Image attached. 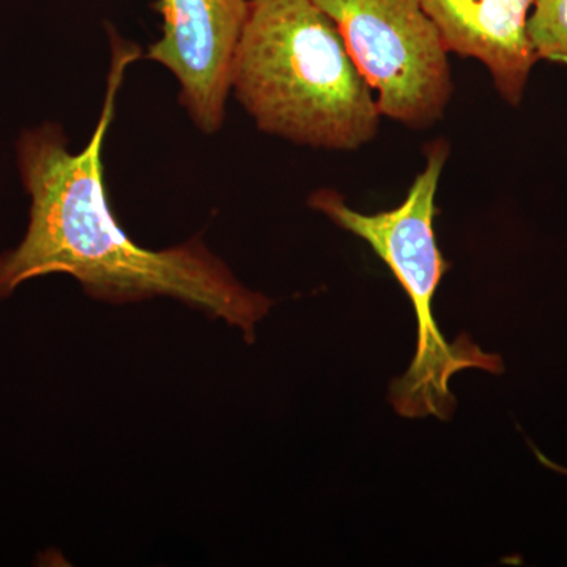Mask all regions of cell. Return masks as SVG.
<instances>
[{"mask_svg": "<svg viewBox=\"0 0 567 567\" xmlns=\"http://www.w3.org/2000/svg\"><path fill=\"white\" fill-rule=\"evenodd\" d=\"M111 66L102 114L81 152L69 151L61 126L44 123L18 141V166L31 213L24 238L0 257V301L21 284L69 275L106 303L171 298L237 328L252 344L256 324L275 301L254 292L194 237L166 249L144 248L118 223L104 182L103 148L125 73L141 48L107 29Z\"/></svg>", "mask_w": 567, "mask_h": 567, "instance_id": "6da1fadb", "label": "cell"}, {"mask_svg": "<svg viewBox=\"0 0 567 567\" xmlns=\"http://www.w3.org/2000/svg\"><path fill=\"white\" fill-rule=\"evenodd\" d=\"M230 92L260 132L309 147L357 151L382 121L344 39L312 0H249Z\"/></svg>", "mask_w": 567, "mask_h": 567, "instance_id": "7a4b0ae2", "label": "cell"}, {"mask_svg": "<svg viewBox=\"0 0 567 567\" xmlns=\"http://www.w3.org/2000/svg\"><path fill=\"white\" fill-rule=\"evenodd\" d=\"M450 145L435 141L425 155V166L416 175L404 203L393 210L361 213L347 205L334 189H320L309 205L336 226L357 235L388 265L410 298L417 322L415 358L404 375L390 388V402L399 415L436 416L450 420L456 410L451 379L465 369H483L492 374L505 371L502 357L483 352L468 336L447 342L436 327L434 298L450 264L436 245L435 197Z\"/></svg>", "mask_w": 567, "mask_h": 567, "instance_id": "3957f363", "label": "cell"}, {"mask_svg": "<svg viewBox=\"0 0 567 567\" xmlns=\"http://www.w3.org/2000/svg\"><path fill=\"white\" fill-rule=\"evenodd\" d=\"M331 18L382 117L413 130L442 121L454 93L445 43L421 0H312Z\"/></svg>", "mask_w": 567, "mask_h": 567, "instance_id": "277c9868", "label": "cell"}, {"mask_svg": "<svg viewBox=\"0 0 567 567\" xmlns=\"http://www.w3.org/2000/svg\"><path fill=\"white\" fill-rule=\"evenodd\" d=\"M152 7L162 14V37L142 58L174 74L183 107L200 132H219L249 0H156Z\"/></svg>", "mask_w": 567, "mask_h": 567, "instance_id": "5b68a950", "label": "cell"}, {"mask_svg": "<svg viewBox=\"0 0 567 567\" xmlns=\"http://www.w3.org/2000/svg\"><path fill=\"white\" fill-rule=\"evenodd\" d=\"M446 50L486 66L496 91L520 106L537 62L528 39L536 0H421Z\"/></svg>", "mask_w": 567, "mask_h": 567, "instance_id": "8992f818", "label": "cell"}, {"mask_svg": "<svg viewBox=\"0 0 567 567\" xmlns=\"http://www.w3.org/2000/svg\"><path fill=\"white\" fill-rule=\"evenodd\" d=\"M528 39L537 61L567 65V0H536Z\"/></svg>", "mask_w": 567, "mask_h": 567, "instance_id": "52a82bcc", "label": "cell"}]
</instances>
